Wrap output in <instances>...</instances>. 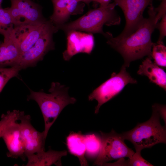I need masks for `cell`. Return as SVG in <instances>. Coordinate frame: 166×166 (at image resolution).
<instances>
[{
    "mask_svg": "<svg viewBox=\"0 0 166 166\" xmlns=\"http://www.w3.org/2000/svg\"><path fill=\"white\" fill-rule=\"evenodd\" d=\"M148 8V18H145L138 29L129 36L118 38L108 32L103 35L107 39V43L122 57L123 65L126 67H128L132 61L145 56L152 59V49L153 43L151 35L158 22L156 19V12L152 4L149 5Z\"/></svg>",
    "mask_w": 166,
    "mask_h": 166,
    "instance_id": "cell-1",
    "label": "cell"
},
{
    "mask_svg": "<svg viewBox=\"0 0 166 166\" xmlns=\"http://www.w3.org/2000/svg\"><path fill=\"white\" fill-rule=\"evenodd\" d=\"M69 87L59 82H52L48 91L49 93L30 89L27 100L35 101L40 107L44 121V132L45 138L50 128L62 110L67 105L74 104L77 101L75 98L69 96Z\"/></svg>",
    "mask_w": 166,
    "mask_h": 166,
    "instance_id": "cell-2",
    "label": "cell"
},
{
    "mask_svg": "<svg viewBox=\"0 0 166 166\" xmlns=\"http://www.w3.org/2000/svg\"><path fill=\"white\" fill-rule=\"evenodd\" d=\"M116 6L114 2L106 6H100L90 10L76 20L59 26L58 30H62L66 33L72 30H77L103 35L104 25L110 26L120 23L121 18L115 9Z\"/></svg>",
    "mask_w": 166,
    "mask_h": 166,
    "instance_id": "cell-3",
    "label": "cell"
},
{
    "mask_svg": "<svg viewBox=\"0 0 166 166\" xmlns=\"http://www.w3.org/2000/svg\"><path fill=\"white\" fill-rule=\"evenodd\" d=\"M152 109V115L148 121L121 134L124 140H128L133 144L136 151H141L159 143H166L165 126L160 124V117L155 104Z\"/></svg>",
    "mask_w": 166,
    "mask_h": 166,
    "instance_id": "cell-4",
    "label": "cell"
},
{
    "mask_svg": "<svg viewBox=\"0 0 166 166\" xmlns=\"http://www.w3.org/2000/svg\"><path fill=\"white\" fill-rule=\"evenodd\" d=\"M137 83V81L131 76L126 70V67L123 65L119 73H113L110 78L89 95V101L95 100L98 102L95 107V113H98L103 104L119 94L128 84Z\"/></svg>",
    "mask_w": 166,
    "mask_h": 166,
    "instance_id": "cell-5",
    "label": "cell"
},
{
    "mask_svg": "<svg viewBox=\"0 0 166 166\" xmlns=\"http://www.w3.org/2000/svg\"><path fill=\"white\" fill-rule=\"evenodd\" d=\"M101 145L99 153L93 165L103 166L113 160L128 157L131 158L135 152L125 143L121 134L112 130L108 133L100 131Z\"/></svg>",
    "mask_w": 166,
    "mask_h": 166,
    "instance_id": "cell-6",
    "label": "cell"
},
{
    "mask_svg": "<svg viewBox=\"0 0 166 166\" xmlns=\"http://www.w3.org/2000/svg\"><path fill=\"white\" fill-rule=\"evenodd\" d=\"M123 12L125 25L122 32L116 37H126L134 33L143 22V12L145 8L152 4L153 0H114Z\"/></svg>",
    "mask_w": 166,
    "mask_h": 166,
    "instance_id": "cell-7",
    "label": "cell"
},
{
    "mask_svg": "<svg viewBox=\"0 0 166 166\" xmlns=\"http://www.w3.org/2000/svg\"><path fill=\"white\" fill-rule=\"evenodd\" d=\"M58 30L54 25L47 30L31 47L21 55L16 66L21 70L35 66L42 60L47 53L55 49L53 35Z\"/></svg>",
    "mask_w": 166,
    "mask_h": 166,
    "instance_id": "cell-8",
    "label": "cell"
},
{
    "mask_svg": "<svg viewBox=\"0 0 166 166\" xmlns=\"http://www.w3.org/2000/svg\"><path fill=\"white\" fill-rule=\"evenodd\" d=\"M11 6L8 10L14 26L43 23L47 20L43 16L42 8L31 0H10Z\"/></svg>",
    "mask_w": 166,
    "mask_h": 166,
    "instance_id": "cell-9",
    "label": "cell"
},
{
    "mask_svg": "<svg viewBox=\"0 0 166 166\" xmlns=\"http://www.w3.org/2000/svg\"><path fill=\"white\" fill-rule=\"evenodd\" d=\"M53 25L49 20L41 23L14 26L12 34L21 54L31 47L42 35Z\"/></svg>",
    "mask_w": 166,
    "mask_h": 166,
    "instance_id": "cell-10",
    "label": "cell"
},
{
    "mask_svg": "<svg viewBox=\"0 0 166 166\" xmlns=\"http://www.w3.org/2000/svg\"><path fill=\"white\" fill-rule=\"evenodd\" d=\"M19 120L26 158L28 155L45 151L46 138L44 131L40 132L36 130L31 124L30 116L25 115L23 111H22Z\"/></svg>",
    "mask_w": 166,
    "mask_h": 166,
    "instance_id": "cell-11",
    "label": "cell"
},
{
    "mask_svg": "<svg viewBox=\"0 0 166 166\" xmlns=\"http://www.w3.org/2000/svg\"><path fill=\"white\" fill-rule=\"evenodd\" d=\"M66 34V49L62 53L65 61H69L73 56L79 53H91L94 46L92 34L72 30Z\"/></svg>",
    "mask_w": 166,
    "mask_h": 166,
    "instance_id": "cell-12",
    "label": "cell"
},
{
    "mask_svg": "<svg viewBox=\"0 0 166 166\" xmlns=\"http://www.w3.org/2000/svg\"><path fill=\"white\" fill-rule=\"evenodd\" d=\"M53 11L49 20L58 30L71 15L81 14L84 6L75 0H52Z\"/></svg>",
    "mask_w": 166,
    "mask_h": 166,
    "instance_id": "cell-13",
    "label": "cell"
},
{
    "mask_svg": "<svg viewBox=\"0 0 166 166\" xmlns=\"http://www.w3.org/2000/svg\"><path fill=\"white\" fill-rule=\"evenodd\" d=\"M8 150V157L21 158L23 161L27 158L24 141L21 132L19 124L15 122L10 126L2 137Z\"/></svg>",
    "mask_w": 166,
    "mask_h": 166,
    "instance_id": "cell-14",
    "label": "cell"
},
{
    "mask_svg": "<svg viewBox=\"0 0 166 166\" xmlns=\"http://www.w3.org/2000/svg\"><path fill=\"white\" fill-rule=\"evenodd\" d=\"M12 31L4 36L3 42L0 44V67L15 66L21 55Z\"/></svg>",
    "mask_w": 166,
    "mask_h": 166,
    "instance_id": "cell-15",
    "label": "cell"
},
{
    "mask_svg": "<svg viewBox=\"0 0 166 166\" xmlns=\"http://www.w3.org/2000/svg\"><path fill=\"white\" fill-rule=\"evenodd\" d=\"M67 154L65 150L57 151L50 149L47 152L43 151L27 156L28 162L26 166H50L53 164L61 165V158Z\"/></svg>",
    "mask_w": 166,
    "mask_h": 166,
    "instance_id": "cell-16",
    "label": "cell"
},
{
    "mask_svg": "<svg viewBox=\"0 0 166 166\" xmlns=\"http://www.w3.org/2000/svg\"><path fill=\"white\" fill-rule=\"evenodd\" d=\"M137 74L147 77L151 82L166 91V73L149 57H146L140 65Z\"/></svg>",
    "mask_w": 166,
    "mask_h": 166,
    "instance_id": "cell-17",
    "label": "cell"
},
{
    "mask_svg": "<svg viewBox=\"0 0 166 166\" xmlns=\"http://www.w3.org/2000/svg\"><path fill=\"white\" fill-rule=\"evenodd\" d=\"M66 141L69 152L78 158L81 166H88L85 158V135L80 132H71L67 137Z\"/></svg>",
    "mask_w": 166,
    "mask_h": 166,
    "instance_id": "cell-18",
    "label": "cell"
},
{
    "mask_svg": "<svg viewBox=\"0 0 166 166\" xmlns=\"http://www.w3.org/2000/svg\"><path fill=\"white\" fill-rule=\"evenodd\" d=\"M85 141L86 156L90 159H96L101 148V136L94 134L85 135Z\"/></svg>",
    "mask_w": 166,
    "mask_h": 166,
    "instance_id": "cell-19",
    "label": "cell"
},
{
    "mask_svg": "<svg viewBox=\"0 0 166 166\" xmlns=\"http://www.w3.org/2000/svg\"><path fill=\"white\" fill-rule=\"evenodd\" d=\"M154 63L159 66L166 67V47L163 42L153 43L152 49Z\"/></svg>",
    "mask_w": 166,
    "mask_h": 166,
    "instance_id": "cell-20",
    "label": "cell"
},
{
    "mask_svg": "<svg viewBox=\"0 0 166 166\" xmlns=\"http://www.w3.org/2000/svg\"><path fill=\"white\" fill-rule=\"evenodd\" d=\"M14 25L7 8L0 7V34L4 36L13 30Z\"/></svg>",
    "mask_w": 166,
    "mask_h": 166,
    "instance_id": "cell-21",
    "label": "cell"
},
{
    "mask_svg": "<svg viewBox=\"0 0 166 166\" xmlns=\"http://www.w3.org/2000/svg\"><path fill=\"white\" fill-rule=\"evenodd\" d=\"M22 111L14 110L8 111L6 114H3L0 121V138L5 130L11 124L19 120Z\"/></svg>",
    "mask_w": 166,
    "mask_h": 166,
    "instance_id": "cell-22",
    "label": "cell"
},
{
    "mask_svg": "<svg viewBox=\"0 0 166 166\" xmlns=\"http://www.w3.org/2000/svg\"><path fill=\"white\" fill-rule=\"evenodd\" d=\"M21 70L17 66L9 68L0 67V93L9 80L17 76Z\"/></svg>",
    "mask_w": 166,
    "mask_h": 166,
    "instance_id": "cell-23",
    "label": "cell"
},
{
    "mask_svg": "<svg viewBox=\"0 0 166 166\" xmlns=\"http://www.w3.org/2000/svg\"><path fill=\"white\" fill-rule=\"evenodd\" d=\"M141 151H136L132 156L128 160L124 158L120 159L117 162V165L131 166H152V164L144 159L141 156Z\"/></svg>",
    "mask_w": 166,
    "mask_h": 166,
    "instance_id": "cell-24",
    "label": "cell"
},
{
    "mask_svg": "<svg viewBox=\"0 0 166 166\" xmlns=\"http://www.w3.org/2000/svg\"><path fill=\"white\" fill-rule=\"evenodd\" d=\"M160 22H158L156 25V28L159 31V36L157 42H163V41L166 35V14L164 15L161 18Z\"/></svg>",
    "mask_w": 166,
    "mask_h": 166,
    "instance_id": "cell-25",
    "label": "cell"
},
{
    "mask_svg": "<svg viewBox=\"0 0 166 166\" xmlns=\"http://www.w3.org/2000/svg\"><path fill=\"white\" fill-rule=\"evenodd\" d=\"M154 10L156 12V19L158 22L162 16L166 14V0H162L159 6Z\"/></svg>",
    "mask_w": 166,
    "mask_h": 166,
    "instance_id": "cell-26",
    "label": "cell"
},
{
    "mask_svg": "<svg viewBox=\"0 0 166 166\" xmlns=\"http://www.w3.org/2000/svg\"><path fill=\"white\" fill-rule=\"evenodd\" d=\"M159 113L160 116L166 124V106L157 104H155Z\"/></svg>",
    "mask_w": 166,
    "mask_h": 166,
    "instance_id": "cell-27",
    "label": "cell"
},
{
    "mask_svg": "<svg viewBox=\"0 0 166 166\" xmlns=\"http://www.w3.org/2000/svg\"><path fill=\"white\" fill-rule=\"evenodd\" d=\"M111 0H94V2L98 3L100 6H105L108 5Z\"/></svg>",
    "mask_w": 166,
    "mask_h": 166,
    "instance_id": "cell-28",
    "label": "cell"
},
{
    "mask_svg": "<svg viewBox=\"0 0 166 166\" xmlns=\"http://www.w3.org/2000/svg\"><path fill=\"white\" fill-rule=\"evenodd\" d=\"M94 0H82V2L85 3L87 4H89L91 2L94 1Z\"/></svg>",
    "mask_w": 166,
    "mask_h": 166,
    "instance_id": "cell-29",
    "label": "cell"
},
{
    "mask_svg": "<svg viewBox=\"0 0 166 166\" xmlns=\"http://www.w3.org/2000/svg\"><path fill=\"white\" fill-rule=\"evenodd\" d=\"M2 1V0H0V7L1 6V4Z\"/></svg>",
    "mask_w": 166,
    "mask_h": 166,
    "instance_id": "cell-30",
    "label": "cell"
},
{
    "mask_svg": "<svg viewBox=\"0 0 166 166\" xmlns=\"http://www.w3.org/2000/svg\"><path fill=\"white\" fill-rule=\"evenodd\" d=\"M78 2H82V0H75Z\"/></svg>",
    "mask_w": 166,
    "mask_h": 166,
    "instance_id": "cell-31",
    "label": "cell"
}]
</instances>
